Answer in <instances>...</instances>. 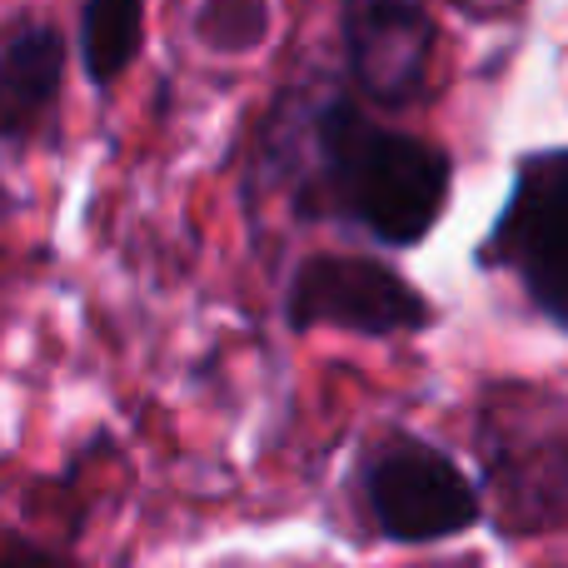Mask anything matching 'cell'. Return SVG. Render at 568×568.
<instances>
[{
	"instance_id": "cell-9",
	"label": "cell",
	"mask_w": 568,
	"mask_h": 568,
	"mask_svg": "<svg viewBox=\"0 0 568 568\" xmlns=\"http://www.w3.org/2000/svg\"><path fill=\"white\" fill-rule=\"evenodd\" d=\"M0 568H60V564L45 559V554H36V549H6L0 554Z\"/></svg>"
},
{
	"instance_id": "cell-7",
	"label": "cell",
	"mask_w": 568,
	"mask_h": 568,
	"mask_svg": "<svg viewBox=\"0 0 568 568\" xmlns=\"http://www.w3.org/2000/svg\"><path fill=\"white\" fill-rule=\"evenodd\" d=\"M140 0H90L85 30H80V50H85V70L95 85L125 75V65L140 50Z\"/></svg>"
},
{
	"instance_id": "cell-3",
	"label": "cell",
	"mask_w": 568,
	"mask_h": 568,
	"mask_svg": "<svg viewBox=\"0 0 568 568\" xmlns=\"http://www.w3.org/2000/svg\"><path fill=\"white\" fill-rule=\"evenodd\" d=\"M290 324L294 329H349V334H409L429 324V304L414 284L374 260L320 255L304 260L290 284Z\"/></svg>"
},
{
	"instance_id": "cell-2",
	"label": "cell",
	"mask_w": 568,
	"mask_h": 568,
	"mask_svg": "<svg viewBox=\"0 0 568 568\" xmlns=\"http://www.w3.org/2000/svg\"><path fill=\"white\" fill-rule=\"evenodd\" d=\"M494 255L549 320L568 324V150L519 170L509 210L494 225Z\"/></svg>"
},
{
	"instance_id": "cell-1",
	"label": "cell",
	"mask_w": 568,
	"mask_h": 568,
	"mask_svg": "<svg viewBox=\"0 0 568 568\" xmlns=\"http://www.w3.org/2000/svg\"><path fill=\"white\" fill-rule=\"evenodd\" d=\"M260 150L270 175L294 185L304 215H344L384 245H419L449 200V160L369 125L349 100L284 105Z\"/></svg>"
},
{
	"instance_id": "cell-8",
	"label": "cell",
	"mask_w": 568,
	"mask_h": 568,
	"mask_svg": "<svg viewBox=\"0 0 568 568\" xmlns=\"http://www.w3.org/2000/svg\"><path fill=\"white\" fill-rule=\"evenodd\" d=\"M200 36L225 50L255 45L265 36V0H210V10L200 16Z\"/></svg>"
},
{
	"instance_id": "cell-5",
	"label": "cell",
	"mask_w": 568,
	"mask_h": 568,
	"mask_svg": "<svg viewBox=\"0 0 568 568\" xmlns=\"http://www.w3.org/2000/svg\"><path fill=\"white\" fill-rule=\"evenodd\" d=\"M344 45L364 95L384 110H399L419 95L429 75V10L424 0H344Z\"/></svg>"
},
{
	"instance_id": "cell-4",
	"label": "cell",
	"mask_w": 568,
	"mask_h": 568,
	"mask_svg": "<svg viewBox=\"0 0 568 568\" xmlns=\"http://www.w3.org/2000/svg\"><path fill=\"white\" fill-rule=\"evenodd\" d=\"M369 509L399 544H429L479 519V494L449 454L429 444H394L369 464Z\"/></svg>"
},
{
	"instance_id": "cell-6",
	"label": "cell",
	"mask_w": 568,
	"mask_h": 568,
	"mask_svg": "<svg viewBox=\"0 0 568 568\" xmlns=\"http://www.w3.org/2000/svg\"><path fill=\"white\" fill-rule=\"evenodd\" d=\"M65 75V45L50 26H30L0 50V135L20 140L45 120Z\"/></svg>"
}]
</instances>
